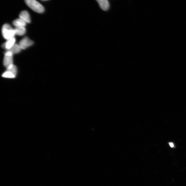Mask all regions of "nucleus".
<instances>
[{
  "label": "nucleus",
  "mask_w": 186,
  "mask_h": 186,
  "mask_svg": "<svg viewBox=\"0 0 186 186\" xmlns=\"http://www.w3.org/2000/svg\"><path fill=\"white\" fill-rule=\"evenodd\" d=\"M2 32L3 37L7 40L14 38L16 35L15 29L8 24H5L2 26Z\"/></svg>",
  "instance_id": "nucleus-1"
},
{
  "label": "nucleus",
  "mask_w": 186,
  "mask_h": 186,
  "mask_svg": "<svg viewBox=\"0 0 186 186\" xmlns=\"http://www.w3.org/2000/svg\"><path fill=\"white\" fill-rule=\"evenodd\" d=\"M24 1L27 5L34 11L39 13L44 12V7L36 0H24Z\"/></svg>",
  "instance_id": "nucleus-2"
},
{
  "label": "nucleus",
  "mask_w": 186,
  "mask_h": 186,
  "mask_svg": "<svg viewBox=\"0 0 186 186\" xmlns=\"http://www.w3.org/2000/svg\"><path fill=\"white\" fill-rule=\"evenodd\" d=\"M13 54L11 51H7L5 53L3 63L6 68L13 64Z\"/></svg>",
  "instance_id": "nucleus-3"
},
{
  "label": "nucleus",
  "mask_w": 186,
  "mask_h": 186,
  "mask_svg": "<svg viewBox=\"0 0 186 186\" xmlns=\"http://www.w3.org/2000/svg\"><path fill=\"white\" fill-rule=\"evenodd\" d=\"M33 43L32 40H30L28 37H25L21 39L18 44L22 49H25L32 46Z\"/></svg>",
  "instance_id": "nucleus-4"
},
{
  "label": "nucleus",
  "mask_w": 186,
  "mask_h": 186,
  "mask_svg": "<svg viewBox=\"0 0 186 186\" xmlns=\"http://www.w3.org/2000/svg\"><path fill=\"white\" fill-rule=\"evenodd\" d=\"M15 42L16 39L15 38L7 40L5 43H3L2 46V47L7 51L15 44Z\"/></svg>",
  "instance_id": "nucleus-5"
},
{
  "label": "nucleus",
  "mask_w": 186,
  "mask_h": 186,
  "mask_svg": "<svg viewBox=\"0 0 186 186\" xmlns=\"http://www.w3.org/2000/svg\"><path fill=\"white\" fill-rule=\"evenodd\" d=\"M19 17L21 19L23 20L27 23H30V18L29 12L26 11H22L19 15Z\"/></svg>",
  "instance_id": "nucleus-6"
},
{
  "label": "nucleus",
  "mask_w": 186,
  "mask_h": 186,
  "mask_svg": "<svg viewBox=\"0 0 186 186\" xmlns=\"http://www.w3.org/2000/svg\"><path fill=\"white\" fill-rule=\"evenodd\" d=\"M96 1L98 2L102 10L106 11L109 8V3L108 0H96Z\"/></svg>",
  "instance_id": "nucleus-7"
},
{
  "label": "nucleus",
  "mask_w": 186,
  "mask_h": 186,
  "mask_svg": "<svg viewBox=\"0 0 186 186\" xmlns=\"http://www.w3.org/2000/svg\"><path fill=\"white\" fill-rule=\"evenodd\" d=\"M13 25L15 27H25L26 26L27 23L21 19L19 18L13 21Z\"/></svg>",
  "instance_id": "nucleus-8"
},
{
  "label": "nucleus",
  "mask_w": 186,
  "mask_h": 186,
  "mask_svg": "<svg viewBox=\"0 0 186 186\" xmlns=\"http://www.w3.org/2000/svg\"><path fill=\"white\" fill-rule=\"evenodd\" d=\"M14 29L16 35L18 36H23L26 32V29L25 27H15Z\"/></svg>",
  "instance_id": "nucleus-9"
},
{
  "label": "nucleus",
  "mask_w": 186,
  "mask_h": 186,
  "mask_svg": "<svg viewBox=\"0 0 186 186\" xmlns=\"http://www.w3.org/2000/svg\"><path fill=\"white\" fill-rule=\"evenodd\" d=\"M21 48L18 44H15L12 46L10 49L8 50V51H11L13 54H16L19 53L21 51Z\"/></svg>",
  "instance_id": "nucleus-10"
},
{
  "label": "nucleus",
  "mask_w": 186,
  "mask_h": 186,
  "mask_svg": "<svg viewBox=\"0 0 186 186\" xmlns=\"http://www.w3.org/2000/svg\"><path fill=\"white\" fill-rule=\"evenodd\" d=\"M2 76L5 78H14L16 76V75L11 71L6 70L4 73H3Z\"/></svg>",
  "instance_id": "nucleus-11"
},
{
  "label": "nucleus",
  "mask_w": 186,
  "mask_h": 186,
  "mask_svg": "<svg viewBox=\"0 0 186 186\" xmlns=\"http://www.w3.org/2000/svg\"><path fill=\"white\" fill-rule=\"evenodd\" d=\"M7 70L11 71L16 76L17 71V68L14 64L7 68Z\"/></svg>",
  "instance_id": "nucleus-12"
},
{
  "label": "nucleus",
  "mask_w": 186,
  "mask_h": 186,
  "mask_svg": "<svg viewBox=\"0 0 186 186\" xmlns=\"http://www.w3.org/2000/svg\"><path fill=\"white\" fill-rule=\"evenodd\" d=\"M169 144L170 147H171L172 148H173L174 147V145L173 143L170 142V143H169Z\"/></svg>",
  "instance_id": "nucleus-13"
},
{
  "label": "nucleus",
  "mask_w": 186,
  "mask_h": 186,
  "mask_svg": "<svg viewBox=\"0 0 186 186\" xmlns=\"http://www.w3.org/2000/svg\"><path fill=\"white\" fill-rule=\"evenodd\" d=\"M42 1H47V0H42Z\"/></svg>",
  "instance_id": "nucleus-14"
}]
</instances>
